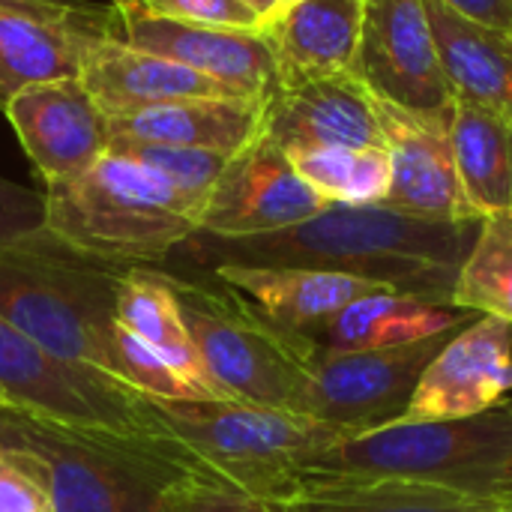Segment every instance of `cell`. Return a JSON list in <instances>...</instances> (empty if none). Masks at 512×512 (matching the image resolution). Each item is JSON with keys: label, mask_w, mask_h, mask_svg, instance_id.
Wrapping results in <instances>:
<instances>
[{"label": "cell", "mask_w": 512, "mask_h": 512, "mask_svg": "<svg viewBox=\"0 0 512 512\" xmlns=\"http://www.w3.org/2000/svg\"><path fill=\"white\" fill-rule=\"evenodd\" d=\"M480 222H438L384 204H330L318 216L258 237H210L195 231L162 270L315 267L357 276L399 294L453 306L459 270L477 240Z\"/></svg>", "instance_id": "6da1fadb"}, {"label": "cell", "mask_w": 512, "mask_h": 512, "mask_svg": "<svg viewBox=\"0 0 512 512\" xmlns=\"http://www.w3.org/2000/svg\"><path fill=\"white\" fill-rule=\"evenodd\" d=\"M0 444L45 465L54 512H186L207 492H240L192 453L78 429L6 399Z\"/></svg>", "instance_id": "7a4b0ae2"}, {"label": "cell", "mask_w": 512, "mask_h": 512, "mask_svg": "<svg viewBox=\"0 0 512 512\" xmlns=\"http://www.w3.org/2000/svg\"><path fill=\"white\" fill-rule=\"evenodd\" d=\"M315 480H408L512 507V396L474 417L396 420L345 438L318 456L303 486Z\"/></svg>", "instance_id": "3957f363"}, {"label": "cell", "mask_w": 512, "mask_h": 512, "mask_svg": "<svg viewBox=\"0 0 512 512\" xmlns=\"http://www.w3.org/2000/svg\"><path fill=\"white\" fill-rule=\"evenodd\" d=\"M45 192L48 234L99 261L159 267L201 225V207L156 171L108 150L84 174Z\"/></svg>", "instance_id": "277c9868"}, {"label": "cell", "mask_w": 512, "mask_h": 512, "mask_svg": "<svg viewBox=\"0 0 512 512\" xmlns=\"http://www.w3.org/2000/svg\"><path fill=\"white\" fill-rule=\"evenodd\" d=\"M219 399L303 414L318 342L261 315L210 270H165Z\"/></svg>", "instance_id": "5b68a950"}, {"label": "cell", "mask_w": 512, "mask_h": 512, "mask_svg": "<svg viewBox=\"0 0 512 512\" xmlns=\"http://www.w3.org/2000/svg\"><path fill=\"white\" fill-rule=\"evenodd\" d=\"M126 270L54 237L0 249V318L54 357L114 375L117 291Z\"/></svg>", "instance_id": "8992f818"}, {"label": "cell", "mask_w": 512, "mask_h": 512, "mask_svg": "<svg viewBox=\"0 0 512 512\" xmlns=\"http://www.w3.org/2000/svg\"><path fill=\"white\" fill-rule=\"evenodd\" d=\"M165 426L222 480L249 498L288 504L300 495L309 468L345 429L306 414L258 408L231 399L156 402Z\"/></svg>", "instance_id": "52a82bcc"}, {"label": "cell", "mask_w": 512, "mask_h": 512, "mask_svg": "<svg viewBox=\"0 0 512 512\" xmlns=\"http://www.w3.org/2000/svg\"><path fill=\"white\" fill-rule=\"evenodd\" d=\"M0 399L42 417L192 453L162 420L159 405L120 378L69 363L0 318ZM195 456V453H192Z\"/></svg>", "instance_id": "ba28073f"}, {"label": "cell", "mask_w": 512, "mask_h": 512, "mask_svg": "<svg viewBox=\"0 0 512 512\" xmlns=\"http://www.w3.org/2000/svg\"><path fill=\"white\" fill-rule=\"evenodd\" d=\"M459 330L399 348L318 351L303 414L345 429L351 438L402 420L423 372Z\"/></svg>", "instance_id": "9c48e42d"}, {"label": "cell", "mask_w": 512, "mask_h": 512, "mask_svg": "<svg viewBox=\"0 0 512 512\" xmlns=\"http://www.w3.org/2000/svg\"><path fill=\"white\" fill-rule=\"evenodd\" d=\"M375 99L432 120H450L456 96L444 78L423 0H363L351 69Z\"/></svg>", "instance_id": "30bf717a"}, {"label": "cell", "mask_w": 512, "mask_h": 512, "mask_svg": "<svg viewBox=\"0 0 512 512\" xmlns=\"http://www.w3.org/2000/svg\"><path fill=\"white\" fill-rule=\"evenodd\" d=\"M105 36L189 66L246 99H267L279 84L276 51L264 27L234 30L192 24L153 15L138 3H120L111 6Z\"/></svg>", "instance_id": "8fae6325"}, {"label": "cell", "mask_w": 512, "mask_h": 512, "mask_svg": "<svg viewBox=\"0 0 512 512\" xmlns=\"http://www.w3.org/2000/svg\"><path fill=\"white\" fill-rule=\"evenodd\" d=\"M324 207L330 204L297 174L288 153L258 135L228 159L204 204L198 231L225 240L258 237L300 225Z\"/></svg>", "instance_id": "7c38bea8"}, {"label": "cell", "mask_w": 512, "mask_h": 512, "mask_svg": "<svg viewBox=\"0 0 512 512\" xmlns=\"http://www.w3.org/2000/svg\"><path fill=\"white\" fill-rule=\"evenodd\" d=\"M3 114L45 186L84 174L111 150V120L81 78L30 84L6 102Z\"/></svg>", "instance_id": "4fadbf2b"}, {"label": "cell", "mask_w": 512, "mask_h": 512, "mask_svg": "<svg viewBox=\"0 0 512 512\" xmlns=\"http://www.w3.org/2000/svg\"><path fill=\"white\" fill-rule=\"evenodd\" d=\"M261 135L282 150L384 147L378 99L354 72L279 81L264 99Z\"/></svg>", "instance_id": "5bb4252c"}, {"label": "cell", "mask_w": 512, "mask_h": 512, "mask_svg": "<svg viewBox=\"0 0 512 512\" xmlns=\"http://www.w3.org/2000/svg\"><path fill=\"white\" fill-rule=\"evenodd\" d=\"M512 396V324L477 315L423 372L402 420H456Z\"/></svg>", "instance_id": "9a60e30c"}, {"label": "cell", "mask_w": 512, "mask_h": 512, "mask_svg": "<svg viewBox=\"0 0 512 512\" xmlns=\"http://www.w3.org/2000/svg\"><path fill=\"white\" fill-rule=\"evenodd\" d=\"M384 147L390 156V189L381 201L408 216L438 222H477L465 198L450 147V120H432L378 99Z\"/></svg>", "instance_id": "2e32d148"}, {"label": "cell", "mask_w": 512, "mask_h": 512, "mask_svg": "<svg viewBox=\"0 0 512 512\" xmlns=\"http://www.w3.org/2000/svg\"><path fill=\"white\" fill-rule=\"evenodd\" d=\"M81 84L108 117H126L153 105L201 99V96H237L225 84L180 66L174 60L138 51L111 36H93L81 57Z\"/></svg>", "instance_id": "e0dca14e"}, {"label": "cell", "mask_w": 512, "mask_h": 512, "mask_svg": "<svg viewBox=\"0 0 512 512\" xmlns=\"http://www.w3.org/2000/svg\"><path fill=\"white\" fill-rule=\"evenodd\" d=\"M237 294H243L270 321L297 330L303 336H318V330L348 303L390 291L384 285L333 273L315 267H249V264H219L210 270Z\"/></svg>", "instance_id": "ac0fdd59"}, {"label": "cell", "mask_w": 512, "mask_h": 512, "mask_svg": "<svg viewBox=\"0 0 512 512\" xmlns=\"http://www.w3.org/2000/svg\"><path fill=\"white\" fill-rule=\"evenodd\" d=\"M111 120V141L195 147L234 156L249 147L264 126V99L201 96L153 105Z\"/></svg>", "instance_id": "d6986e66"}, {"label": "cell", "mask_w": 512, "mask_h": 512, "mask_svg": "<svg viewBox=\"0 0 512 512\" xmlns=\"http://www.w3.org/2000/svg\"><path fill=\"white\" fill-rule=\"evenodd\" d=\"M444 78L459 102L489 108L512 123V36L471 21L438 0H423Z\"/></svg>", "instance_id": "ffe728a7"}, {"label": "cell", "mask_w": 512, "mask_h": 512, "mask_svg": "<svg viewBox=\"0 0 512 512\" xmlns=\"http://www.w3.org/2000/svg\"><path fill=\"white\" fill-rule=\"evenodd\" d=\"M264 30L276 51L279 81L351 72L363 30V0H297Z\"/></svg>", "instance_id": "44dd1931"}, {"label": "cell", "mask_w": 512, "mask_h": 512, "mask_svg": "<svg viewBox=\"0 0 512 512\" xmlns=\"http://www.w3.org/2000/svg\"><path fill=\"white\" fill-rule=\"evenodd\" d=\"M108 18L111 6L99 21H57L0 6V108L30 84L78 78L84 48L105 33Z\"/></svg>", "instance_id": "7402d4cb"}, {"label": "cell", "mask_w": 512, "mask_h": 512, "mask_svg": "<svg viewBox=\"0 0 512 512\" xmlns=\"http://www.w3.org/2000/svg\"><path fill=\"white\" fill-rule=\"evenodd\" d=\"M477 315L438 306L399 291L366 294L345 309H339L315 336L321 351H375V348H399L414 345L447 330L471 324Z\"/></svg>", "instance_id": "603a6c76"}, {"label": "cell", "mask_w": 512, "mask_h": 512, "mask_svg": "<svg viewBox=\"0 0 512 512\" xmlns=\"http://www.w3.org/2000/svg\"><path fill=\"white\" fill-rule=\"evenodd\" d=\"M117 324L171 363L207 399H219L204 375L177 294L162 267H129L117 291Z\"/></svg>", "instance_id": "cb8c5ba5"}, {"label": "cell", "mask_w": 512, "mask_h": 512, "mask_svg": "<svg viewBox=\"0 0 512 512\" xmlns=\"http://www.w3.org/2000/svg\"><path fill=\"white\" fill-rule=\"evenodd\" d=\"M450 147L459 183L480 219L512 210V123L507 117L459 102L450 114Z\"/></svg>", "instance_id": "d4e9b609"}, {"label": "cell", "mask_w": 512, "mask_h": 512, "mask_svg": "<svg viewBox=\"0 0 512 512\" xmlns=\"http://www.w3.org/2000/svg\"><path fill=\"white\" fill-rule=\"evenodd\" d=\"M408 480H315L279 512H510Z\"/></svg>", "instance_id": "484cf974"}, {"label": "cell", "mask_w": 512, "mask_h": 512, "mask_svg": "<svg viewBox=\"0 0 512 512\" xmlns=\"http://www.w3.org/2000/svg\"><path fill=\"white\" fill-rule=\"evenodd\" d=\"M285 153L327 204H381L387 198V147H300Z\"/></svg>", "instance_id": "4316f807"}, {"label": "cell", "mask_w": 512, "mask_h": 512, "mask_svg": "<svg viewBox=\"0 0 512 512\" xmlns=\"http://www.w3.org/2000/svg\"><path fill=\"white\" fill-rule=\"evenodd\" d=\"M453 306L512 324V210L480 222L456 279Z\"/></svg>", "instance_id": "83f0119b"}, {"label": "cell", "mask_w": 512, "mask_h": 512, "mask_svg": "<svg viewBox=\"0 0 512 512\" xmlns=\"http://www.w3.org/2000/svg\"><path fill=\"white\" fill-rule=\"evenodd\" d=\"M114 153H123L144 168L156 171L162 180H168L177 192H183L189 201H195L204 213V204L225 171L228 159L225 153L213 150H195V147H165V144H138V141H111Z\"/></svg>", "instance_id": "f1b7e54d"}, {"label": "cell", "mask_w": 512, "mask_h": 512, "mask_svg": "<svg viewBox=\"0 0 512 512\" xmlns=\"http://www.w3.org/2000/svg\"><path fill=\"white\" fill-rule=\"evenodd\" d=\"M0 512H54L45 465L21 447L0 444Z\"/></svg>", "instance_id": "f546056e"}, {"label": "cell", "mask_w": 512, "mask_h": 512, "mask_svg": "<svg viewBox=\"0 0 512 512\" xmlns=\"http://www.w3.org/2000/svg\"><path fill=\"white\" fill-rule=\"evenodd\" d=\"M51 240L45 228V192L0 177V249Z\"/></svg>", "instance_id": "4dcf8cb0"}, {"label": "cell", "mask_w": 512, "mask_h": 512, "mask_svg": "<svg viewBox=\"0 0 512 512\" xmlns=\"http://www.w3.org/2000/svg\"><path fill=\"white\" fill-rule=\"evenodd\" d=\"M141 9L192 24L234 27V30H261L258 15L243 0H135Z\"/></svg>", "instance_id": "1f68e13d"}, {"label": "cell", "mask_w": 512, "mask_h": 512, "mask_svg": "<svg viewBox=\"0 0 512 512\" xmlns=\"http://www.w3.org/2000/svg\"><path fill=\"white\" fill-rule=\"evenodd\" d=\"M0 6L33 12L42 18H57V21H99L108 15V6L78 3V0H0Z\"/></svg>", "instance_id": "d6a6232c"}, {"label": "cell", "mask_w": 512, "mask_h": 512, "mask_svg": "<svg viewBox=\"0 0 512 512\" xmlns=\"http://www.w3.org/2000/svg\"><path fill=\"white\" fill-rule=\"evenodd\" d=\"M453 12L512 36V0H438Z\"/></svg>", "instance_id": "836d02e7"}, {"label": "cell", "mask_w": 512, "mask_h": 512, "mask_svg": "<svg viewBox=\"0 0 512 512\" xmlns=\"http://www.w3.org/2000/svg\"><path fill=\"white\" fill-rule=\"evenodd\" d=\"M186 512H279V507L243 492H207Z\"/></svg>", "instance_id": "e575fe53"}, {"label": "cell", "mask_w": 512, "mask_h": 512, "mask_svg": "<svg viewBox=\"0 0 512 512\" xmlns=\"http://www.w3.org/2000/svg\"><path fill=\"white\" fill-rule=\"evenodd\" d=\"M243 3L258 15L261 27H267L279 15V9H282V0H243Z\"/></svg>", "instance_id": "d590c367"}, {"label": "cell", "mask_w": 512, "mask_h": 512, "mask_svg": "<svg viewBox=\"0 0 512 512\" xmlns=\"http://www.w3.org/2000/svg\"><path fill=\"white\" fill-rule=\"evenodd\" d=\"M120 3H135V0H111V6H120Z\"/></svg>", "instance_id": "8d00e7d4"}, {"label": "cell", "mask_w": 512, "mask_h": 512, "mask_svg": "<svg viewBox=\"0 0 512 512\" xmlns=\"http://www.w3.org/2000/svg\"><path fill=\"white\" fill-rule=\"evenodd\" d=\"M291 3H297V0H282V9H285V6H291ZM282 9H279V12H282Z\"/></svg>", "instance_id": "74e56055"}, {"label": "cell", "mask_w": 512, "mask_h": 512, "mask_svg": "<svg viewBox=\"0 0 512 512\" xmlns=\"http://www.w3.org/2000/svg\"><path fill=\"white\" fill-rule=\"evenodd\" d=\"M510 512H512V510H510Z\"/></svg>", "instance_id": "f35d334b"}]
</instances>
